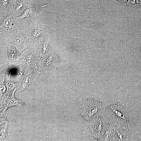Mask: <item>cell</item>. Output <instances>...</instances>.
Here are the masks:
<instances>
[{
	"instance_id": "6da1fadb",
	"label": "cell",
	"mask_w": 141,
	"mask_h": 141,
	"mask_svg": "<svg viewBox=\"0 0 141 141\" xmlns=\"http://www.w3.org/2000/svg\"><path fill=\"white\" fill-rule=\"evenodd\" d=\"M101 108L100 103L92 99L88 100L83 106L80 111V114L83 118L88 120L97 114Z\"/></svg>"
},
{
	"instance_id": "7a4b0ae2",
	"label": "cell",
	"mask_w": 141,
	"mask_h": 141,
	"mask_svg": "<svg viewBox=\"0 0 141 141\" xmlns=\"http://www.w3.org/2000/svg\"><path fill=\"white\" fill-rule=\"evenodd\" d=\"M37 52L32 49L25 51L21 58V62L22 66L27 69L34 67L37 60Z\"/></svg>"
},
{
	"instance_id": "3957f363",
	"label": "cell",
	"mask_w": 141,
	"mask_h": 141,
	"mask_svg": "<svg viewBox=\"0 0 141 141\" xmlns=\"http://www.w3.org/2000/svg\"><path fill=\"white\" fill-rule=\"evenodd\" d=\"M105 125L102 119L100 118L96 119L90 124L89 127L91 134L95 138H101L104 132Z\"/></svg>"
},
{
	"instance_id": "277c9868",
	"label": "cell",
	"mask_w": 141,
	"mask_h": 141,
	"mask_svg": "<svg viewBox=\"0 0 141 141\" xmlns=\"http://www.w3.org/2000/svg\"><path fill=\"white\" fill-rule=\"evenodd\" d=\"M13 107H27V104L20 100L16 99L13 96L7 100L0 106V117L3 115L8 109Z\"/></svg>"
},
{
	"instance_id": "5b68a950",
	"label": "cell",
	"mask_w": 141,
	"mask_h": 141,
	"mask_svg": "<svg viewBox=\"0 0 141 141\" xmlns=\"http://www.w3.org/2000/svg\"><path fill=\"white\" fill-rule=\"evenodd\" d=\"M32 72L30 73H28L19 84L20 85H19L18 88L20 92L26 91L32 86L36 78V77L35 76H36V75H32V73H31Z\"/></svg>"
},
{
	"instance_id": "8992f818",
	"label": "cell",
	"mask_w": 141,
	"mask_h": 141,
	"mask_svg": "<svg viewBox=\"0 0 141 141\" xmlns=\"http://www.w3.org/2000/svg\"><path fill=\"white\" fill-rule=\"evenodd\" d=\"M109 114L116 120L119 121H125L127 118L125 111L121 107L116 105L112 106L108 109Z\"/></svg>"
},
{
	"instance_id": "52a82bcc",
	"label": "cell",
	"mask_w": 141,
	"mask_h": 141,
	"mask_svg": "<svg viewBox=\"0 0 141 141\" xmlns=\"http://www.w3.org/2000/svg\"><path fill=\"white\" fill-rule=\"evenodd\" d=\"M30 28V33L34 38L39 37L48 29L47 26L43 24L33 25Z\"/></svg>"
},
{
	"instance_id": "ba28073f",
	"label": "cell",
	"mask_w": 141,
	"mask_h": 141,
	"mask_svg": "<svg viewBox=\"0 0 141 141\" xmlns=\"http://www.w3.org/2000/svg\"><path fill=\"white\" fill-rule=\"evenodd\" d=\"M13 22L14 20L11 19L6 18L3 21L1 27L10 34H13L14 33L15 26Z\"/></svg>"
},
{
	"instance_id": "9c48e42d",
	"label": "cell",
	"mask_w": 141,
	"mask_h": 141,
	"mask_svg": "<svg viewBox=\"0 0 141 141\" xmlns=\"http://www.w3.org/2000/svg\"><path fill=\"white\" fill-rule=\"evenodd\" d=\"M8 121L6 117H0V141L6 140Z\"/></svg>"
},
{
	"instance_id": "30bf717a",
	"label": "cell",
	"mask_w": 141,
	"mask_h": 141,
	"mask_svg": "<svg viewBox=\"0 0 141 141\" xmlns=\"http://www.w3.org/2000/svg\"><path fill=\"white\" fill-rule=\"evenodd\" d=\"M36 12L34 8L30 7L25 11L19 18L26 21L30 20L34 17L36 14Z\"/></svg>"
},
{
	"instance_id": "8fae6325",
	"label": "cell",
	"mask_w": 141,
	"mask_h": 141,
	"mask_svg": "<svg viewBox=\"0 0 141 141\" xmlns=\"http://www.w3.org/2000/svg\"><path fill=\"white\" fill-rule=\"evenodd\" d=\"M26 32V31H24L17 34L10 41L11 44L16 45H21L25 40V36L27 35Z\"/></svg>"
},
{
	"instance_id": "7c38bea8",
	"label": "cell",
	"mask_w": 141,
	"mask_h": 141,
	"mask_svg": "<svg viewBox=\"0 0 141 141\" xmlns=\"http://www.w3.org/2000/svg\"><path fill=\"white\" fill-rule=\"evenodd\" d=\"M136 0H127L126 5L132 6H135Z\"/></svg>"
},
{
	"instance_id": "4fadbf2b",
	"label": "cell",
	"mask_w": 141,
	"mask_h": 141,
	"mask_svg": "<svg viewBox=\"0 0 141 141\" xmlns=\"http://www.w3.org/2000/svg\"><path fill=\"white\" fill-rule=\"evenodd\" d=\"M135 6L141 7V0H136Z\"/></svg>"
},
{
	"instance_id": "5bb4252c",
	"label": "cell",
	"mask_w": 141,
	"mask_h": 141,
	"mask_svg": "<svg viewBox=\"0 0 141 141\" xmlns=\"http://www.w3.org/2000/svg\"><path fill=\"white\" fill-rule=\"evenodd\" d=\"M8 0H2V3L3 6L5 7L7 5Z\"/></svg>"
},
{
	"instance_id": "9a60e30c",
	"label": "cell",
	"mask_w": 141,
	"mask_h": 141,
	"mask_svg": "<svg viewBox=\"0 0 141 141\" xmlns=\"http://www.w3.org/2000/svg\"><path fill=\"white\" fill-rule=\"evenodd\" d=\"M124 5H126L127 0H117Z\"/></svg>"
},
{
	"instance_id": "2e32d148",
	"label": "cell",
	"mask_w": 141,
	"mask_h": 141,
	"mask_svg": "<svg viewBox=\"0 0 141 141\" xmlns=\"http://www.w3.org/2000/svg\"></svg>"
}]
</instances>
